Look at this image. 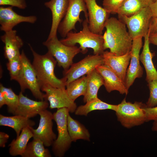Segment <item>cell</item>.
Wrapping results in <instances>:
<instances>
[{
	"label": "cell",
	"mask_w": 157,
	"mask_h": 157,
	"mask_svg": "<svg viewBox=\"0 0 157 157\" xmlns=\"http://www.w3.org/2000/svg\"><path fill=\"white\" fill-rule=\"evenodd\" d=\"M149 7L152 13V17H157V1L153 2Z\"/></svg>",
	"instance_id": "38"
},
{
	"label": "cell",
	"mask_w": 157,
	"mask_h": 157,
	"mask_svg": "<svg viewBox=\"0 0 157 157\" xmlns=\"http://www.w3.org/2000/svg\"><path fill=\"white\" fill-rule=\"evenodd\" d=\"M87 85V78L84 75L66 85V90L69 98L74 101L80 96H84L86 92Z\"/></svg>",
	"instance_id": "29"
},
{
	"label": "cell",
	"mask_w": 157,
	"mask_h": 157,
	"mask_svg": "<svg viewBox=\"0 0 157 157\" xmlns=\"http://www.w3.org/2000/svg\"><path fill=\"white\" fill-rule=\"evenodd\" d=\"M118 105H113L104 102L98 98L86 103L84 105L77 107L75 111V115L87 116L88 114L94 110H111L116 111Z\"/></svg>",
	"instance_id": "26"
},
{
	"label": "cell",
	"mask_w": 157,
	"mask_h": 157,
	"mask_svg": "<svg viewBox=\"0 0 157 157\" xmlns=\"http://www.w3.org/2000/svg\"><path fill=\"white\" fill-rule=\"evenodd\" d=\"M124 0H103V8L110 14H117V12Z\"/></svg>",
	"instance_id": "33"
},
{
	"label": "cell",
	"mask_w": 157,
	"mask_h": 157,
	"mask_svg": "<svg viewBox=\"0 0 157 157\" xmlns=\"http://www.w3.org/2000/svg\"><path fill=\"white\" fill-rule=\"evenodd\" d=\"M68 4L69 0H50L44 3L52 15L51 25L47 39L57 36L58 26L66 14Z\"/></svg>",
	"instance_id": "19"
},
{
	"label": "cell",
	"mask_w": 157,
	"mask_h": 157,
	"mask_svg": "<svg viewBox=\"0 0 157 157\" xmlns=\"http://www.w3.org/2000/svg\"><path fill=\"white\" fill-rule=\"evenodd\" d=\"M149 31L144 37V43L142 53L140 55V60L145 68L146 72V80L147 82L157 79V71L155 67L152 59L154 53L150 50L149 38Z\"/></svg>",
	"instance_id": "21"
},
{
	"label": "cell",
	"mask_w": 157,
	"mask_h": 157,
	"mask_svg": "<svg viewBox=\"0 0 157 157\" xmlns=\"http://www.w3.org/2000/svg\"><path fill=\"white\" fill-rule=\"evenodd\" d=\"M146 118V122L157 119V106L149 107L146 105L143 108Z\"/></svg>",
	"instance_id": "35"
},
{
	"label": "cell",
	"mask_w": 157,
	"mask_h": 157,
	"mask_svg": "<svg viewBox=\"0 0 157 157\" xmlns=\"http://www.w3.org/2000/svg\"><path fill=\"white\" fill-rule=\"evenodd\" d=\"M83 12L85 18L88 19V14L85 0H69V4L66 14L60 24L58 31L63 38L72 30H76L75 25L83 20L80 17L81 12Z\"/></svg>",
	"instance_id": "9"
},
{
	"label": "cell",
	"mask_w": 157,
	"mask_h": 157,
	"mask_svg": "<svg viewBox=\"0 0 157 157\" xmlns=\"http://www.w3.org/2000/svg\"><path fill=\"white\" fill-rule=\"evenodd\" d=\"M118 17L127 26L129 34L133 40L139 37L144 38L148 34L152 14L149 6L130 17Z\"/></svg>",
	"instance_id": "8"
},
{
	"label": "cell",
	"mask_w": 157,
	"mask_h": 157,
	"mask_svg": "<svg viewBox=\"0 0 157 157\" xmlns=\"http://www.w3.org/2000/svg\"><path fill=\"white\" fill-rule=\"evenodd\" d=\"M41 90L45 93L44 100L49 101L50 109L66 108L69 112H75L77 108L76 104L69 98L65 88L44 84L41 86Z\"/></svg>",
	"instance_id": "11"
},
{
	"label": "cell",
	"mask_w": 157,
	"mask_h": 157,
	"mask_svg": "<svg viewBox=\"0 0 157 157\" xmlns=\"http://www.w3.org/2000/svg\"><path fill=\"white\" fill-rule=\"evenodd\" d=\"M0 5H8L21 9H24L27 7L25 0H0Z\"/></svg>",
	"instance_id": "34"
},
{
	"label": "cell",
	"mask_w": 157,
	"mask_h": 157,
	"mask_svg": "<svg viewBox=\"0 0 157 157\" xmlns=\"http://www.w3.org/2000/svg\"><path fill=\"white\" fill-rule=\"evenodd\" d=\"M22 68L17 81L20 86L21 92L23 93L29 89L33 96L40 101L44 100V94L41 91V85L32 64L23 50L21 53Z\"/></svg>",
	"instance_id": "6"
},
{
	"label": "cell",
	"mask_w": 157,
	"mask_h": 157,
	"mask_svg": "<svg viewBox=\"0 0 157 157\" xmlns=\"http://www.w3.org/2000/svg\"><path fill=\"white\" fill-rule=\"evenodd\" d=\"M153 2H154L157 1V0H152Z\"/></svg>",
	"instance_id": "42"
},
{
	"label": "cell",
	"mask_w": 157,
	"mask_h": 157,
	"mask_svg": "<svg viewBox=\"0 0 157 157\" xmlns=\"http://www.w3.org/2000/svg\"><path fill=\"white\" fill-rule=\"evenodd\" d=\"M30 127L24 128L19 136L13 139L9 144V152L12 156H21L24 152L29 140L33 138V133Z\"/></svg>",
	"instance_id": "23"
},
{
	"label": "cell",
	"mask_w": 157,
	"mask_h": 157,
	"mask_svg": "<svg viewBox=\"0 0 157 157\" xmlns=\"http://www.w3.org/2000/svg\"><path fill=\"white\" fill-rule=\"evenodd\" d=\"M6 66L9 72L10 80L16 81L20 75L22 68L20 55L8 60Z\"/></svg>",
	"instance_id": "31"
},
{
	"label": "cell",
	"mask_w": 157,
	"mask_h": 157,
	"mask_svg": "<svg viewBox=\"0 0 157 157\" xmlns=\"http://www.w3.org/2000/svg\"><path fill=\"white\" fill-rule=\"evenodd\" d=\"M39 125L36 129L30 127L33 133V139L42 141L46 147L52 145L56 138V134L53 130V115L47 109L40 112Z\"/></svg>",
	"instance_id": "12"
},
{
	"label": "cell",
	"mask_w": 157,
	"mask_h": 157,
	"mask_svg": "<svg viewBox=\"0 0 157 157\" xmlns=\"http://www.w3.org/2000/svg\"><path fill=\"white\" fill-rule=\"evenodd\" d=\"M142 37L133 40L130 64L127 69L124 83L128 90L137 78L142 77L143 68L140 63V52L142 47Z\"/></svg>",
	"instance_id": "14"
},
{
	"label": "cell",
	"mask_w": 157,
	"mask_h": 157,
	"mask_svg": "<svg viewBox=\"0 0 157 157\" xmlns=\"http://www.w3.org/2000/svg\"><path fill=\"white\" fill-rule=\"evenodd\" d=\"M17 31L13 30L5 32L0 37V39L4 44V56L8 60L20 55V49L23 45L21 38L17 35Z\"/></svg>",
	"instance_id": "20"
},
{
	"label": "cell",
	"mask_w": 157,
	"mask_h": 157,
	"mask_svg": "<svg viewBox=\"0 0 157 157\" xmlns=\"http://www.w3.org/2000/svg\"><path fill=\"white\" fill-rule=\"evenodd\" d=\"M145 105L141 102L136 101L132 103L127 102L126 98H124L118 105L115 111L118 120L127 128L141 125L146 122L143 109Z\"/></svg>",
	"instance_id": "4"
},
{
	"label": "cell",
	"mask_w": 157,
	"mask_h": 157,
	"mask_svg": "<svg viewBox=\"0 0 157 157\" xmlns=\"http://www.w3.org/2000/svg\"><path fill=\"white\" fill-rule=\"evenodd\" d=\"M69 112L67 108H63L57 109L53 114V119L57 125L58 135L52 145V150L56 157L64 156L72 142L67 126V118Z\"/></svg>",
	"instance_id": "5"
},
{
	"label": "cell",
	"mask_w": 157,
	"mask_h": 157,
	"mask_svg": "<svg viewBox=\"0 0 157 157\" xmlns=\"http://www.w3.org/2000/svg\"><path fill=\"white\" fill-rule=\"evenodd\" d=\"M43 142L38 139H33L28 143L22 157H51L49 150L45 148Z\"/></svg>",
	"instance_id": "28"
},
{
	"label": "cell",
	"mask_w": 157,
	"mask_h": 157,
	"mask_svg": "<svg viewBox=\"0 0 157 157\" xmlns=\"http://www.w3.org/2000/svg\"><path fill=\"white\" fill-rule=\"evenodd\" d=\"M35 15L24 16L18 14L13 9V7H0V29L6 32L11 31L13 28L22 22L34 24L37 21Z\"/></svg>",
	"instance_id": "15"
},
{
	"label": "cell",
	"mask_w": 157,
	"mask_h": 157,
	"mask_svg": "<svg viewBox=\"0 0 157 157\" xmlns=\"http://www.w3.org/2000/svg\"><path fill=\"white\" fill-rule=\"evenodd\" d=\"M0 92L5 98L8 112L14 115L19 104V95L16 94L10 88L6 87L0 84Z\"/></svg>",
	"instance_id": "30"
},
{
	"label": "cell",
	"mask_w": 157,
	"mask_h": 157,
	"mask_svg": "<svg viewBox=\"0 0 157 157\" xmlns=\"http://www.w3.org/2000/svg\"><path fill=\"white\" fill-rule=\"evenodd\" d=\"M149 40L150 44L157 46V33L149 34Z\"/></svg>",
	"instance_id": "39"
},
{
	"label": "cell",
	"mask_w": 157,
	"mask_h": 157,
	"mask_svg": "<svg viewBox=\"0 0 157 157\" xmlns=\"http://www.w3.org/2000/svg\"><path fill=\"white\" fill-rule=\"evenodd\" d=\"M96 69L102 77L104 85L108 92L116 90L122 94H128V90L124 82L109 67L104 64L99 66Z\"/></svg>",
	"instance_id": "18"
},
{
	"label": "cell",
	"mask_w": 157,
	"mask_h": 157,
	"mask_svg": "<svg viewBox=\"0 0 157 157\" xmlns=\"http://www.w3.org/2000/svg\"><path fill=\"white\" fill-rule=\"evenodd\" d=\"M48 49V51L55 58L58 65L66 71L73 64V59L81 52L79 47L75 46H68L62 43L57 36L47 40L43 43Z\"/></svg>",
	"instance_id": "7"
},
{
	"label": "cell",
	"mask_w": 157,
	"mask_h": 157,
	"mask_svg": "<svg viewBox=\"0 0 157 157\" xmlns=\"http://www.w3.org/2000/svg\"><path fill=\"white\" fill-rule=\"evenodd\" d=\"M6 105L5 98L3 94L0 92V108H1L3 106Z\"/></svg>",
	"instance_id": "40"
},
{
	"label": "cell",
	"mask_w": 157,
	"mask_h": 157,
	"mask_svg": "<svg viewBox=\"0 0 157 157\" xmlns=\"http://www.w3.org/2000/svg\"><path fill=\"white\" fill-rule=\"evenodd\" d=\"M149 34L157 33V17H152L149 28Z\"/></svg>",
	"instance_id": "36"
},
{
	"label": "cell",
	"mask_w": 157,
	"mask_h": 157,
	"mask_svg": "<svg viewBox=\"0 0 157 157\" xmlns=\"http://www.w3.org/2000/svg\"><path fill=\"white\" fill-rule=\"evenodd\" d=\"M9 137V135L7 134L2 131L0 132V147H5L6 144L7 142Z\"/></svg>",
	"instance_id": "37"
},
{
	"label": "cell",
	"mask_w": 157,
	"mask_h": 157,
	"mask_svg": "<svg viewBox=\"0 0 157 157\" xmlns=\"http://www.w3.org/2000/svg\"><path fill=\"white\" fill-rule=\"evenodd\" d=\"M153 2L152 0H124L117 14L118 16L130 17L142 9L149 6Z\"/></svg>",
	"instance_id": "27"
},
{
	"label": "cell",
	"mask_w": 157,
	"mask_h": 157,
	"mask_svg": "<svg viewBox=\"0 0 157 157\" xmlns=\"http://www.w3.org/2000/svg\"><path fill=\"white\" fill-rule=\"evenodd\" d=\"M105 28L106 30L103 35L104 50L109 49L110 52L117 56L131 51L133 39L123 22L114 17L109 18Z\"/></svg>",
	"instance_id": "1"
},
{
	"label": "cell",
	"mask_w": 157,
	"mask_h": 157,
	"mask_svg": "<svg viewBox=\"0 0 157 157\" xmlns=\"http://www.w3.org/2000/svg\"><path fill=\"white\" fill-rule=\"evenodd\" d=\"M19 96L18 105L14 115H20L30 118L46 110L49 106L47 101L33 100L24 96L21 91Z\"/></svg>",
	"instance_id": "16"
},
{
	"label": "cell",
	"mask_w": 157,
	"mask_h": 157,
	"mask_svg": "<svg viewBox=\"0 0 157 157\" xmlns=\"http://www.w3.org/2000/svg\"><path fill=\"white\" fill-rule=\"evenodd\" d=\"M67 126L72 142H76L79 139L90 141V136L88 130L79 121L73 118L69 114L67 118Z\"/></svg>",
	"instance_id": "25"
},
{
	"label": "cell",
	"mask_w": 157,
	"mask_h": 157,
	"mask_svg": "<svg viewBox=\"0 0 157 157\" xmlns=\"http://www.w3.org/2000/svg\"><path fill=\"white\" fill-rule=\"evenodd\" d=\"M87 6L89 27L93 33L102 35L110 13L97 3L96 0H85Z\"/></svg>",
	"instance_id": "13"
},
{
	"label": "cell",
	"mask_w": 157,
	"mask_h": 157,
	"mask_svg": "<svg viewBox=\"0 0 157 157\" xmlns=\"http://www.w3.org/2000/svg\"><path fill=\"white\" fill-rule=\"evenodd\" d=\"M33 56L32 65L41 85L48 84L54 87L65 88L66 80L63 77L58 78L54 73L57 63L55 58L48 51L40 55L37 53L28 44Z\"/></svg>",
	"instance_id": "3"
},
{
	"label": "cell",
	"mask_w": 157,
	"mask_h": 157,
	"mask_svg": "<svg viewBox=\"0 0 157 157\" xmlns=\"http://www.w3.org/2000/svg\"><path fill=\"white\" fill-rule=\"evenodd\" d=\"M82 26V30L79 32L71 31L69 32L60 41L68 46H74L79 44L81 52L83 54L87 52L88 48H91L93 51L94 54H102L104 51L103 35L94 33L90 30L88 19L85 18L83 21Z\"/></svg>",
	"instance_id": "2"
},
{
	"label": "cell",
	"mask_w": 157,
	"mask_h": 157,
	"mask_svg": "<svg viewBox=\"0 0 157 157\" xmlns=\"http://www.w3.org/2000/svg\"><path fill=\"white\" fill-rule=\"evenodd\" d=\"M154 121L152 127V130L153 131L157 132V119Z\"/></svg>",
	"instance_id": "41"
},
{
	"label": "cell",
	"mask_w": 157,
	"mask_h": 157,
	"mask_svg": "<svg viewBox=\"0 0 157 157\" xmlns=\"http://www.w3.org/2000/svg\"><path fill=\"white\" fill-rule=\"evenodd\" d=\"M35 125L34 121L20 115L7 116L0 115V125L9 127L13 129L16 133L17 137L19 136L24 128L33 127Z\"/></svg>",
	"instance_id": "22"
},
{
	"label": "cell",
	"mask_w": 157,
	"mask_h": 157,
	"mask_svg": "<svg viewBox=\"0 0 157 157\" xmlns=\"http://www.w3.org/2000/svg\"><path fill=\"white\" fill-rule=\"evenodd\" d=\"M131 54V51L120 56L107 51H104L102 54L104 64L109 67L124 82Z\"/></svg>",
	"instance_id": "17"
},
{
	"label": "cell",
	"mask_w": 157,
	"mask_h": 157,
	"mask_svg": "<svg viewBox=\"0 0 157 157\" xmlns=\"http://www.w3.org/2000/svg\"><path fill=\"white\" fill-rule=\"evenodd\" d=\"M86 76L87 89L83 98V102L85 103L97 98L98 90L104 85L102 77L96 69L86 75Z\"/></svg>",
	"instance_id": "24"
},
{
	"label": "cell",
	"mask_w": 157,
	"mask_h": 157,
	"mask_svg": "<svg viewBox=\"0 0 157 157\" xmlns=\"http://www.w3.org/2000/svg\"><path fill=\"white\" fill-rule=\"evenodd\" d=\"M148 83L150 95L146 106L149 107H154L157 105V79Z\"/></svg>",
	"instance_id": "32"
},
{
	"label": "cell",
	"mask_w": 157,
	"mask_h": 157,
	"mask_svg": "<svg viewBox=\"0 0 157 157\" xmlns=\"http://www.w3.org/2000/svg\"><path fill=\"white\" fill-rule=\"evenodd\" d=\"M104 64L102 54L88 55L78 62L73 63L68 69L64 72V77L66 80V85Z\"/></svg>",
	"instance_id": "10"
}]
</instances>
